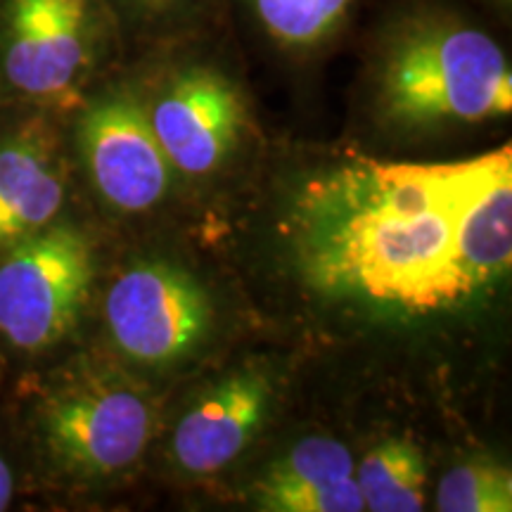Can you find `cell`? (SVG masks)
<instances>
[{
	"label": "cell",
	"instance_id": "6da1fadb",
	"mask_svg": "<svg viewBox=\"0 0 512 512\" xmlns=\"http://www.w3.org/2000/svg\"><path fill=\"white\" fill-rule=\"evenodd\" d=\"M287 226L320 292L446 309L508 273L510 150L456 166H342L306 185Z\"/></svg>",
	"mask_w": 512,
	"mask_h": 512
},
{
	"label": "cell",
	"instance_id": "7a4b0ae2",
	"mask_svg": "<svg viewBox=\"0 0 512 512\" xmlns=\"http://www.w3.org/2000/svg\"><path fill=\"white\" fill-rule=\"evenodd\" d=\"M363 86L370 112L394 131L508 117V53L482 24L434 0L401 5L370 43Z\"/></svg>",
	"mask_w": 512,
	"mask_h": 512
},
{
	"label": "cell",
	"instance_id": "3957f363",
	"mask_svg": "<svg viewBox=\"0 0 512 512\" xmlns=\"http://www.w3.org/2000/svg\"><path fill=\"white\" fill-rule=\"evenodd\" d=\"M27 432L57 482L95 486L138 463L152 434V408L126 377L79 358L36 384Z\"/></svg>",
	"mask_w": 512,
	"mask_h": 512
},
{
	"label": "cell",
	"instance_id": "277c9868",
	"mask_svg": "<svg viewBox=\"0 0 512 512\" xmlns=\"http://www.w3.org/2000/svg\"><path fill=\"white\" fill-rule=\"evenodd\" d=\"M119 43L110 0H0V107L69 117Z\"/></svg>",
	"mask_w": 512,
	"mask_h": 512
},
{
	"label": "cell",
	"instance_id": "5b68a950",
	"mask_svg": "<svg viewBox=\"0 0 512 512\" xmlns=\"http://www.w3.org/2000/svg\"><path fill=\"white\" fill-rule=\"evenodd\" d=\"M91 235L60 219L0 254V342L46 354L79 325L93 292Z\"/></svg>",
	"mask_w": 512,
	"mask_h": 512
},
{
	"label": "cell",
	"instance_id": "8992f818",
	"mask_svg": "<svg viewBox=\"0 0 512 512\" xmlns=\"http://www.w3.org/2000/svg\"><path fill=\"white\" fill-rule=\"evenodd\" d=\"M176 48L136 76L147 119L171 166L204 176L226 162L245 133L247 98L226 64Z\"/></svg>",
	"mask_w": 512,
	"mask_h": 512
},
{
	"label": "cell",
	"instance_id": "52a82bcc",
	"mask_svg": "<svg viewBox=\"0 0 512 512\" xmlns=\"http://www.w3.org/2000/svg\"><path fill=\"white\" fill-rule=\"evenodd\" d=\"M81 162L102 202L138 214L162 202L169 157L147 119L136 74H105L72 112Z\"/></svg>",
	"mask_w": 512,
	"mask_h": 512
},
{
	"label": "cell",
	"instance_id": "ba28073f",
	"mask_svg": "<svg viewBox=\"0 0 512 512\" xmlns=\"http://www.w3.org/2000/svg\"><path fill=\"white\" fill-rule=\"evenodd\" d=\"M105 318L121 354L140 363H171L207 337L211 306L190 273L150 261L117 275Z\"/></svg>",
	"mask_w": 512,
	"mask_h": 512
},
{
	"label": "cell",
	"instance_id": "9c48e42d",
	"mask_svg": "<svg viewBox=\"0 0 512 512\" xmlns=\"http://www.w3.org/2000/svg\"><path fill=\"white\" fill-rule=\"evenodd\" d=\"M0 119V254L62 219L69 162L60 119L38 107H3Z\"/></svg>",
	"mask_w": 512,
	"mask_h": 512
},
{
	"label": "cell",
	"instance_id": "30bf717a",
	"mask_svg": "<svg viewBox=\"0 0 512 512\" xmlns=\"http://www.w3.org/2000/svg\"><path fill=\"white\" fill-rule=\"evenodd\" d=\"M271 389L259 370L221 382L178 422L171 441L176 465L190 475H211L233 463L264 422Z\"/></svg>",
	"mask_w": 512,
	"mask_h": 512
},
{
	"label": "cell",
	"instance_id": "8fae6325",
	"mask_svg": "<svg viewBox=\"0 0 512 512\" xmlns=\"http://www.w3.org/2000/svg\"><path fill=\"white\" fill-rule=\"evenodd\" d=\"M354 467L342 441L302 439L256 479L254 503L271 512H361Z\"/></svg>",
	"mask_w": 512,
	"mask_h": 512
},
{
	"label": "cell",
	"instance_id": "7c38bea8",
	"mask_svg": "<svg viewBox=\"0 0 512 512\" xmlns=\"http://www.w3.org/2000/svg\"><path fill=\"white\" fill-rule=\"evenodd\" d=\"M259 34L280 53L311 57L349 27L358 0H242Z\"/></svg>",
	"mask_w": 512,
	"mask_h": 512
},
{
	"label": "cell",
	"instance_id": "4fadbf2b",
	"mask_svg": "<svg viewBox=\"0 0 512 512\" xmlns=\"http://www.w3.org/2000/svg\"><path fill=\"white\" fill-rule=\"evenodd\" d=\"M363 505L373 512H418L425 508L427 465L408 439H389L354 467Z\"/></svg>",
	"mask_w": 512,
	"mask_h": 512
},
{
	"label": "cell",
	"instance_id": "5bb4252c",
	"mask_svg": "<svg viewBox=\"0 0 512 512\" xmlns=\"http://www.w3.org/2000/svg\"><path fill=\"white\" fill-rule=\"evenodd\" d=\"M441 512H510L512 475L496 463H465L453 467L437 486Z\"/></svg>",
	"mask_w": 512,
	"mask_h": 512
},
{
	"label": "cell",
	"instance_id": "9a60e30c",
	"mask_svg": "<svg viewBox=\"0 0 512 512\" xmlns=\"http://www.w3.org/2000/svg\"><path fill=\"white\" fill-rule=\"evenodd\" d=\"M216 0H110L119 34L133 29L147 38H185L214 10Z\"/></svg>",
	"mask_w": 512,
	"mask_h": 512
},
{
	"label": "cell",
	"instance_id": "2e32d148",
	"mask_svg": "<svg viewBox=\"0 0 512 512\" xmlns=\"http://www.w3.org/2000/svg\"><path fill=\"white\" fill-rule=\"evenodd\" d=\"M15 489V472H12L10 460L3 456V451H0V512L10 508L12 498H15Z\"/></svg>",
	"mask_w": 512,
	"mask_h": 512
},
{
	"label": "cell",
	"instance_id": "e0dca14e",
	"mask_svg": "<svg viewBox=\"0 0 512 512\" xmlns=\"http://www.w3.org/2000/svg\"><path fill=\"white\" fill-rule=\"evenodd\" d=\"M496 5H503V8H510V0H494Z\"/></svg>",
	"mask_w": 512,
	"mask_h": 512
}]
</instances>
